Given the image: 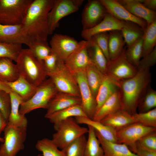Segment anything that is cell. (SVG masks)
<instances>
[{
  "label": "cell",
  "mask_w": 156,
  "mask_h": 156,
  "mask_svg": "<svg viewBox=\"0 0 156 156\" xmlns=\"http://www.w3.org/2000/svg\"><path fill=\"white\" fill-rule=\"evenodd\" d=\"M120 82L105 75L96 97V112L111 96L120 89Z\"/></svg>",
  "instance_id": "cb8c5ba5"
},
{
  "label": "cell",
  "mask_w": 156,
  "mask_h": 156,
  "mask_svg": "<svg viewBox=\"0 0 156 156\" xmlns=\"http://www.w3.org/2000/svg\"><path fill=\"white\" fill-rule=\"evenodd\" d=\"M56 0H33L31 4L22 25L33 40H47L49 14Z\"/></svg>",
  "instance_id": "6da1fadb"
},
{
  "label": "cell",
  "mask_w": 156,
  "mask_h": 156,
  "mask_svg": "<svg viewBox=\"0 0 156 156\" xmlns=\"http://www.w3.org/2000/svg\"><path fill=\"white\" fill-rule=\"evenodd\" d=\"M135 153L138 156H156V151L147 148L137 142Z\"/></svg>",
  "instance_id": "c3c4849f"
},
{
  "label": "cell",
  "mask_w": 156,
  "mask_h": 156,
  "mask_svg": "<svg viewBox=\"0 0 156 156\" xmlns=\"http://www.w3.org/2000/svg\"><path fill=\"white\" fill-rule=\"evenodd\" d=\"M58 60L56 55L52 52L43 61L47 73L52 72L55 69Z\"/></svg>",
  "instance_id": "bcb514c9"
},
{
  "label": "cell",
  "mask_w": 156,
  "mask_h": 156,
  "mask_svg": "<svg viewBox=\"0 0 156 156\" xmlns=\"http://www.w3.org/2000/svg\"><path fill=\"white\" fill-rule=\"evenodd\" d=\"M8 124V121L0 111V134L2 132L4 131Z\"/></svg>",
  "instance_id": "f907efd6"
},
{
  "label": "cell",
  "mask_w": 156,
  "mask_h": 156,
  "mask_svg": "<svg viewBox=\"0 0 156 156\" xmlns=\"http://www.w3.org/2000/svg\"><path fill=\"white\" fill-rule=\"evenodd\" d=\"M121 109H123L119 89L104 103L96 112L92 120L100 122L106 116Z\"/></svg>",
  "instance_id": "7402d4cb"
},
{
  "label": "cell",
  "mask_w": 156,
  "mask_h": 156,
  "mask_svg": "<svg viewBox=\"0 0 156 156\" xmlns=\"http://www.w3.org/2000/svg\"><path fill=\"white\" fill-rule=\"evenodd\" d=\"M109 36V33L103 32L96 34L91 39L95 42L102 51L108 62L109 61L108 49Z\"/></svg>",
  "instance_id": "ee69618b"
},
{
  "label": "cell",
  "mask_w": 156,
  "mask_h": 156,
  "mask_svg": "<svg viewBox=\"0 0 156 156\" xmlns=\"http://www.w3.org/2000/svg\"><path fill=\"white\" fill-rule=\"evenodd\" d=\"M27 130L8 124L4 131V141L0 146V156H16L23 150Z\"/></svg>",
  "instance_id": "ba28073f"
},
{
  "label": "cell",
  "mask_w": 156,
  "mask_h": 156,
  "mask_svg": "<svg viewBox=\"0 0 156 156\" xmlns=\"http://www.w3.org/2000/svg\"><path fill=\"white\" fill-rule=\"evenodd\" d=\"M100 122L105 125L114 128L116 131L136 122L133 115L123 109L106 116Z\"/></svg>",
  "instance_id": "603a6c76"
},
{
  "label": "cell",
  "mask_w": 156,
  "mask_h": 156,
  "mask_svg": "<svg viewBox=\"0 0 156 156\" xmlns=\"http://www.w3.org/2000/svg\"><path fill=\"white\" fill-rule=\"evenodd\" d=\"M85 135L78 138L62 150L66 156H84L86 141Z\"/></svg>",
  "instance_id": "74e56055"
},
{
  "label": "cell",
  "mask_w": 156,
  "mask_h": 156,
  "mask_svg": "<svg viewBox=\"0 0 156 156\" xmlns=\"http://www.w3.org/2000/svg\"><path fill=\"white\" fill-rule=\"evenodd\" d=\"M79 44L74 38L60 34H54L50 41L51 52L59 60L64 62L75 51Z\"/></svg>",
  "instance_id": "4fadbf2b"
},
{
  "label": "cell",
  "mask_w": 156,
  "mask_h": 156,
  "mask_svg": "<svg viewBox=\"0 0 156 156\" xmlns=\"http://www.w3.org/2000/svg\"><path fill=\"white\" fill-rule=\"evenodd\" d=\"M138 142L147 148L156 151V131L146 135L141 138Z\"/></svg>",
  "instance_id": "f6af8a7d"
},
{
  "label": "cell",
  "mask_w": 156,
  "mask_h": 156,
  "mask_svg": "<svg viewBox=\"0 0 156 156\" xmlns=\"http://www.w3.org/2000/svg\"><path fill=\"white\" fill-rule=\"evenodd\" d=\"M108 53L109 61L117 58L122 53L125 43L120 31L109 32Z\"/></svg>",
  "instance_id": "4dcf8cb0"
},
{
  "label": "cell",
  "mask_w": 156,
  "mask_h": 156,
  "mask_svg": "<svg viewBox=\"0 0 156 156\" xmlns=\"http://www.w3.org/2000/svg\"><path fill=\"white\" fill-rule=\"evenodd\" d=\"M87 117L80 105L71 106L55 112L45 117L54 124V127L62 121L71 117Z\"/></svg>",
  "instance_id": "83f0119b"
},
{
  "label": "cell",
  "mask_w": 156,
  "mask_h": 156,
  "mask_svg": "<svg viewBox=\"0 0 156 156\" xmlns=\"http://www.w3.org/2000/svg\"><path fill=\"white\" fill-rule=\"evenodd\" d=\"M22 49L20 44L0 42V58H8L15 62Z\"/></svg>",
  "instance_id": "60d3db41"
},
{
  "label": "cell",
  "mask_w": 156,
  "mask_h": 156,
  "mask_svg": "<svg viewBox=\"0 0 156 156\" xmlns=\"http://www.w3.org/2000/svg\"><path fill=\"white\" fill-rule=\"evenodd\" d=\"M117 1L131 14L145 21L147 25L156 20L155 12L145 7L142 3L143 0Z\"/></svg>",
  "instance_id": "d6986e66"
},
{
  "label": "cell",
  "mask_w": 156,
  "mask_h": 156,
  "mask_svg": "<svg viewBox=\"0 0 156 156\" xmlns=\"http://www.w3.org/2000/svg\"><path fill=\"white\" fill-rule=\"evenodd\" d=\"M156 107V91L149 85L141 98L138 107L139 113L151 110Z\"/></svg>",
  "instance_id": "8d00e7d4"
},
{
  "label": "cell",
  "mask_w": 156,
  "mask_h": 156,
  "mask_svg": "<svg viewBox=\"0 0 156 156\" xmlns=\"http://www.w3.org/2000/svg\"><path fill=\"white\" fill-rule=\"evenodd\" d=\"M11 99V108L8 120V124L20 128H27V121L25 115L20 114L19 108L24 101L14 92L10 93Z\"/></svg>",
  "instance_id": "d4e9b609"
},
{
  "label": "cell",
  "mask_w": 156,
  "mask_h": 156,
  "mask_svg": "<svg viewBox=\"0 0 156 156\" xmlns=\"http://www.w3.org/2000/svg\"><path fill=\"white\" fill-rule=\"evenodd\" d=\"M12 59L7 57L0 58V81L4 83L13 82L20 76L16 64Z\"/></svg>",
  "instance_id": "f1b7e54d"
},
{
  "label": "cell",
  "mask_w": 156,
  "mask_h": 156,
  "mask_svg": "<svg viewBox=\"0 0 156 156\" xmlns=\"http://www.w3.org/2000/svg\"><path fill=\"white\" fill-rule=\"evenodd\" d=\"M148 9L155 11L156 9V0H143L142 3Z\"/></svg>",
  "instance_id": "681fc988"
},
{
  "label": "cell",
  "mask_w": 156,
  "mask_h": 156,
  "mask_svg": "<svg viewBox=\"0 0 156 156\" xmlns=\"http://www.w3.org/2000/svg\"><path fill=\"white\" fill-rule=\"evenodd\" d=\"M19 75L38 87L46 79L43 61L38 59L29 49H22L15 62Z\"/></svg>",
  "instance_id": "3957f363"
},
{
  "label": "cell",
  "mask_w": 156,
  "mask_h": 156,
  "mask_svg": "<svg viewBox=\"0 0 156 156\" xmlns=\"http://www.w3.org/2000/svg\"><path fill=\"white\" fill-rule=\"evenodd\" d=\"M54 128L56 131L53 134L52 140L61 150L88 131V128L80 126L73 117L62 121Z\"/></svg>",
  "instance_id": "8992f818"
},
{
  "label": "cell",
  "mask_w": 156,
  "mask_h": 156,
  "mask_svg": "<svg viewBox=\"0 0 156 156\" xmlns=\"http://www.w3.org/2000/svg\"><path fill=\"white\" fill-rule=\"evenodd\" d=\"M107 13L100 0H88L82 14L83 30L91 28L100 22Z\"/></svg>",
  "instance_id": "9a60e30c"
},
{
  "label": "cell",
  "mask_w": 156,
  "mask_h": 156,
  "mask_svg": "<svg viewBox=\"0 0 156 156\" xmlns=\"http://www.w3.org/2000/svg\"><path fill=\"white\" fill-rule=\"evenodd\" d=\"M35 146L43 156H66L62 150H59L52 140L48 138L38 140Z\"/></svg>",
  "instance_id": "d590c367"
},
{
  "label": "cell",
  "mask_w": 156,
  "mask_h": 156,
  "mask_svg": "<svg viewBox=\"0 0 156 156\" xmlns=\"http://www.w3.org/2000/svg\"><path fill=\"white\" fill-rule=\"evenodd\" d=\"M12 91L19 95L24 102L29 100L36 92L38 88L20 75L16 81L4 83Z\"/></svg>",
  "instance_id": "4316f807"
},
{
  "label": "cell",
  "mask_w": 156,
  "mask_h": 156,
  "mask_svg": "<svg viewBox=\"0 0 156 156\" xmlns=\"http://www.w3.org/2000/svg\"><path fill=\"white\" fill-rule=\"evenodd\" d=\"M83 0H56L49 14V33L52 34L63 17L77 12Z\"/></svg>",
  "instance_id": "30bf717a"
},
{
  "label": "cell",
  "mask_w": 156,
  "mask_h": 156,
  "mask_svg": "<svg viewBox=\"0 0 156 156\" xmlns=\"http://www.w3.org/2000/svg\"><path fill=\"white\" fill-rule=\"evenodd\" d=\"M58 92L51 79L50 78L46 79L38 86L33 96L21 104L19 110L20 114L25 115L39 108L47 109L50 101Z\"/></svg>",
  "instance_id": "5b68a950"
},
{
  "label": "cell",
  "mask_w": 156,
  "mask_h": 156,
  "mask_svg": "<svg viewBox=\"0 0 156 156\" xmlns=\"http://www.w3.org/2000/svg\"><path fill=\"white\" fill-rule=\"evenodd\" d=\"M75 118L79 124H86L92 127L106 140L117 143L116 130L114 128L105 125L100 122L94 121L86 117L78 116L75 117Z\"/></svg>",
  "instance_id": "484cf974"
},
{
  "label": "cell",
  "mask_w": 156,
  "mask_h": 156,
  "mask_svg": "<svg viewBox=\"0 0 156 156\" xmlns=\"http://www.w3.org/2000/svg\"><path fill=\"white\" fill-rule=\"evenodd\" d=\"M85 73L87 83L94 96L96 98L99 88L105 75L97 68L92 62L87 66Z\"/></svg>",
  "instance_id": "d6a6232c"
},
{
  "label": "cell",
  "mask_w": 156,
  "mask_h": 156,
  "mask_svg": "<svg viewBox=\"0 0 156 156\" xmlns=\"http://www.w3.org/2000/svg\"><path fill=\"white\" fill-rule=\"evenodd\" d=\"M33 41L25 31L22 24L9 25L0 24V42L25 44L29 47Z\"/></svg>",
  "instance_id": "2e32d148"
},
{
  "label": "cell",
  "mask_w": 156,
  "mask_h": 156,
  "mask_svg": "<svg viewBox=\"0 0 156 156\" xmlns=\"http://www.w3.org/2000/svg\"><path fill=\"white\" fill-rule=\"evenodd\" d=\"M88 127V138L85 146L84 156H103V150L94 129L90 126Z\"/></svg>",
  "instance_id": "e575fe53"
},
{
  "label": "cell",
  "mask_w": 156,
  "mask_h": 156,
  "mask_svg": "<svg viewBox=\"0 0 156 156\" xmlns=\"http://www.w3.org/2000/svg\"><path fill=\"white\" fill-rule=\"evenodd\" d=\"M156 130V128L135 122L116 131L117 143L125 144L134 153L137 142L144 136Z\"/></svg>",
  "instance_id": "9c48e42d"
},
{
  "label": "cell",
  "mask_w": 156,
  "mask_h": 156,
  "mask_svg": "<svg viewBox=\"0 0 156 156\" xmlns=\"http://www.w3.org/2000/svg\"><path fill=\"white\" fill-rule=\"evenodd\" d=\"M95 131L103 148V156H138L132 151L125 144L109 141L104 138L98 132Z\"/></svg>",
  "instance_id": "44dd1931"
},
{
  "label": "cell",
  "mask_w": 156,
  "mask_h": 156,
  "mask_svg": "<svg viewBox=\"0 0 156 156\" xmlns=\"http://www.w3.org/2000/svg\"><path fill=\"white\" fill-rule=\"evenodd\" d=\"M47 75L51 79L58 92L80 97L77 81L63 62L58 60L55 69L52 72L47 73Z\"/></svg>",
  "instance_id": "52a82bcc"
},
{
  "label": "cell",
  "mask_w": 156,
  "mask_h": 156,
  "mask_svg": "<svg viewBox=\"0 0 156 156\" xmlns=\"http://www.w3.org/2000/svg\"><path fill=\"white\" fill-rule=\"evenodd\" d=\"M156 62V48L155 47L151 53L143 57V59L140 61L137 68L141 67L150 68L151 66L154 65Z\"/></svg>",
  "instance_id": "7dc6e473"
},
{
  "label": "cell",
  "mask_w": 156,
  "mask_h": 156,
  "mask_svg": "<svg viewBox=\"0 0 156 156\" xmlns=\"http://www.w3.org/2000/svg\"><path fill=\"white\" fill-rule=\"evenodd\" d=\"M33 0H0V24H23Z\"/></svg>",
  "instance_id": "277c9868"
},
{
  "label": "cell",
  "mask_w": 156,
  "mask_h": 156,
  "mask_svg": "<svg viewBox=\"0 0 156 156\" xmlns=\"http://www.w3.org/2000/svg\"><path fill=\"white\" fill-rule=\"evenodd\" d=\"M107 12L119 20L134 23L144 30L147 25L143 19L137 17L128 11L117 0H100Z\"/></svg>",
  "instance_id": "e0dca14e"
},
{
  "label": "cell",
  "mask_w": 156,
  "mask_h": 156,
  "mask_svg": "<svg viewBox=\"0 0 156 156\" xmlns=\"http://www.w3.org/2000/svg\"><path fill=\"white\" fill-rule=\"evenodd\" d=\"M125 49L126 57L129 62L136 68L141 58L142 47V38L127 47Z\"/></svg>",
  "instance_id": "f35d334b"
},
{
  "label": "cell",
  "mask_w": 156,
  "mask_h": 156,
  "mask_svg": "<svg viewBox=\"0 0 156 156\" xmlns=\"http://www.w3.org/2000/svg\"><path fill=\"white\" fill-rule=\"evenodd\" d=\"M150 68L138 67L133 77L120 81L123 110L131 114L136 113L140 99L150 85Z\"/></svg>",
  "instance_id": "7a4b0ae2"
},
{
  "label": "cell",
  "mask_w": 156,
  "mask_h": 156,
  "mask_svg": "<svg viewBox=\"0 0 156 156\" xmlns=\"http://www.w3.org/2000/svg\"><path fill=\"white\" fill-rule=\"evenodd\" d=\"M85 70L78 72L73 75L79 88L81 101L80 105L87 117L92 119L96 112V98L87 81Z\"/></svg>",
  "instance_id": "7c38bea8"
},
{
  "label": "cell",
  "mask_w": 156,
  "mask_h": 156,
  "mask_svg": "<svg viewBox=\"0 0 156 156\" xmlns=\"http://www.w3.org/2000/svg\"><path fill=\"white\" fill-rule=\"evenodd\" d=\"M11 108V99L10 93L0 89V111L8 121Z\"/></svg>",
  "instance_id": "7bdbcfd3"
},
{
  "label": "cell",
  "mask_w": 156,
  "mask_h": 156,
  "mask_svg": "<svg viewBox=\"0 0 156 156\" xmlns=\"http://www.w3.org/2000/svg\"><path fill=\"white\" fill-rule=\"evenodd\" d=\"M88 51L92 63L105 75L108 61L102 51L92 39L88 40Z\"/></svg>",
  "instance_id": "f546056e"
},
{
  "label": "cell",
  "mask_w": 156,
  "mask_h": 156,
  "mask_svg": "<svg viewBox=\"0 0 156 156\" xmlns=\"http://www.w3.org/2000/svg\"><path fill=\"white\" fill-rule=\"evenodd\" d=\"M136 122L146 126L156 128V108L146 112L133 114Z\"/></svg>",
  "instance_id": "b9f144b4"
},
{
  "label": "cell",
  "mask_w": 156,
  "mask_h": 156,
  "mask_svg": "<svg viewBox=\"0 0 156 156\" xmlns=\"http://www.w3.org/2000/svg\"><path fill=\"white\" fill-rule=\"evenodd\" d=\"M4 141V139L0 136V142H3Z\"/></svg>",
  "instance_id": "f5cc1de1"
},
{
  "label": "cell",
  "mask_w": 156,
  "mask_h": 156,
  "mask_svg": "<svg viewBox=\"0 0 156 156\" xmlns=\"http://www.w3.org/2000/svg\"><path fill=\"white\" fill-rule=\"evenodd\" d=\"M139 26L134 23L126 21L125 25L120 31L127 47L142 38L144 30Z\"/></svg>",
  "instance_id": "836d02e7"
},
{
  "label": "cell",
  "mask_w": 156,
  "mask_h": 156,
  "mask_svg": "<svg viewBox=\"0 0 156 156\" xmlns=\"http://www.w3.org/2000/svg\"><path fill=\"white\" fill-rule=\"evenodd\" d=\"M81 103L80 97L58 92L50 101L45 117L68 107L80 105Z\"/></svg>",
  "instance_id": "ffe728a7"
},
{
  "label": "cell",
  "mask_w": 156,
  "mask_h": 156,
  "mask_svg": "<svg viewBox=\"0 0 156 156\" xmlns=\"http://www.w3.org/2000/svg\"><path fill=\"white\" fill-rule=\"evenodd\" d=\"M125 49L124 48L116 59L108 62L105 74L119 82L132 77L137 72V68L126 57Z\"/></svg>",
  "instance_id": "8fae6325"
},
{
  "label": "cell",
  "mask_w": 156,
  "mask_h": 156,
  "mask_svg": "<svg viewBox=\"0 0 156 156\" xmlns=\"http://www.w3.org/2000/svg\"><path fill=\"white\" fill-rule=\"evenodd\" d=\"M126 21L119 20L107 13L102 20L94 27L82 30L81 33L84 40L88 41L97 34L118 30L121 31L125 25Z\"/></svg>",
  "instance_id": "ac0fdd59"
},
{
  "label": "cell",
  "mask_w": 156,
  "mask_h": 156,
  "mask_svg": "<svg viewBox=\"0 0 156 156\" xmlns=\"http://www.w3.org/2000/svg\"><path fill=\"white\" fill-rule=\"evenodd\" d=\"M142 39L141 58L149 54L156 47V20L147 25L144 30Z\"/></svg>",
  "instance_id": "1f68e13d"
},
{
  "label": "cell",
  "mask_w": 156,
  "mask_h": 156,
  "mask_svg": "<svg viewBox=\"0 0 156 156\" xmlns=\"http://www.w3.org/2000/svg\"><path fill=\"white\" fill-rule=\"evenodd\" d=\"M0 89L10 93L11 90L9 87L4 83L0 81Z\"/></svg>",
  "instance_id": "816d5d0a"
},
{
  "label": "cell",
  "mask_w": 156,
  "mask_h": 156,
  "mask_svg": "<svg viewBox=\"0 0 156 156\" xmlns=\"http://www.w3.org/2000/svg\"><path fill=\"white\" fill-rule=\"evenodd\" d=\"M29 49L35 57L41 61L51 53V48L47 41L33 40Z\"/></svg>",
  "instance_id": "ab89813d"
},
{
  "label": "cell",
  "mask_w": 156,
  "mask_h": 156,
  "mask_svg": "<svg viewBox=\"0 0 156 156\" xmlns=\"http://www.w3.org/2000/svg\"><path fill=\"white\" fill-rule=\"evenodd\" d=\"M88 41L83 40L79 42L76 50L64 62L66 67L73 75L85 70L92 62L88 51Z\"/></svg>",
  "instance_id": "5bb4252c"
}]
</instances>
